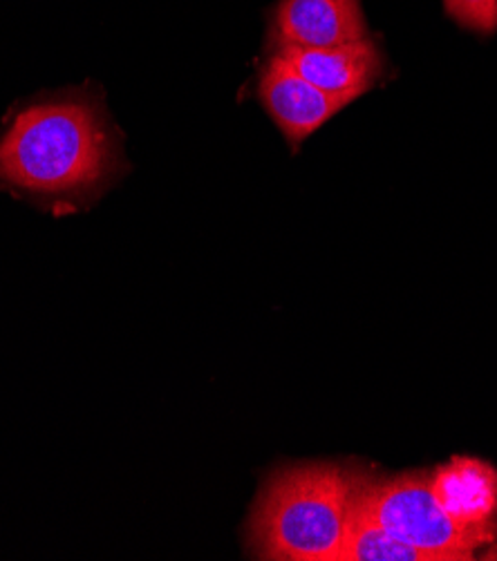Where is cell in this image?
I'll use <instances>...</instances> for the list:
<instances>
[{"label": "cell", "instance_id": "obj_1", "mask_svg": "<svg viewBox=\"0 0 497 561\" xmlns=\"http://www.w3.org/2000/svg\"><path fill=\"white\" fill-rule=\"evenodd\" d=\"M368 468L303 463L275 470L249 519V548L269 561H339Z\"/></svg>", "mask_w": 497, "mask_h": 561}, {"label": "cell", "instance_id": "obj_2", "mask_svg": "<svg viewBox=\"0 0 497 561\" xmlns=\"http://www.w3.org/2000/svg\"><path fill=\"white\" fill-rule=\"evenodd\" d=\"M113 163L110 133L83 101L32 105L0 139V180L36 195H86Z\"/></svg>", "mask_w": 497, "mask_h": 561}, {"label": "cell", "instance_id": "obj_3", "mask_svg": "<svg viewBox=\"0 0 497 561\" xmlns=\"http://www.w3.org/2000/svg\"><path fill=\"white\" fill-rule=\"evenodd\" d=\"M359 501L379 526L421 550L430 561H471L479 550L497 543V522L464 526L447 515L430 490L426 470L388 479L368 470Z\"/></svg>", "mask_w": 497, "mask_h": 561}, {"label": "cell", "instance_id": "obj_4", "mask_svg": "<svg viewBox=\"0 0 497 561\" xmlns=\"http://www.w3.org/2000/svg\"><path fill=\"white\" fill-rule=\"evenodd\" d=\"M273 54H281L312 85L348 105L370 92L388 70L372 36L335 47H283Z\"/></svg>", "mask_w": 497, "mask_h": 561}, {"label": "cell", "instance_id": "obj_5", "mask_svg": "<svg viewBox=\"0 0 497 561\" xmlns=\"http://www.w3.org/2000/svg\"><path fill=\"white\" fill-rule=\"evenodd\" d=\"M258 96L294 150L348 107L341 99L325 94L301 77L281 54H273L267 61L260 75Z\"/></svg>", "mask_w": 497, "mask_h": 561}, {"label": "cell", "instance_id": "obj_6", "mask_svg": "<svg viewBox=\"0 0 497 561\" xmlns=\"http://www.w3.org/2000/svg\"><path fill=\"white\" fill-rule=\"evenodd\" d=\"M370 38L361 0H279L269 25V45L335 47Z\"/></svg>", "mask_w": 497, "mask_h": 561}, {"label": "cell", "instance_id": "obj_7", "mask_svg": "<svg viewBox=\"0 0 497 561\" xmlns=\"http://www.w3.org/2000/svg\"><path fill=\"white\" fill-rule=\"evenodd\" d=\"M430 490L458 524L486 526L497 522V470L471 457H455L428 472Z\"/></svg>", "mask_w": 497, "mask_h": 561}, {"label": "cell", "instance_id": "obj_8", "mask_svg": "<svg viewBox=\"0 0 497 561\" xmlns=\"http://www.w3.org/2000/svg\"><path fill=\"white\" fill-rule=\"evenodd\" d=\"M339 561H430V559L415 546L397 539L383 526H379L361 506L359 492H357L348 537H346Z\"/></svg>", "mask_w": 497, "mask_h": 561}, {"label": "cell", "instance_id": "obj_9", "mask_svg": "<svg viewBox=\"0 0 497 561\" xmlns=\"http://www.w3.org/2000/svg\"><path fill=\"white\" fill-rule=\"evenodd\" d=\"M444 14L464 32L479 38L497 34V0H441Z\"/></svg>", "mask_w": 497, "mask_h": 561}]
</instances>
